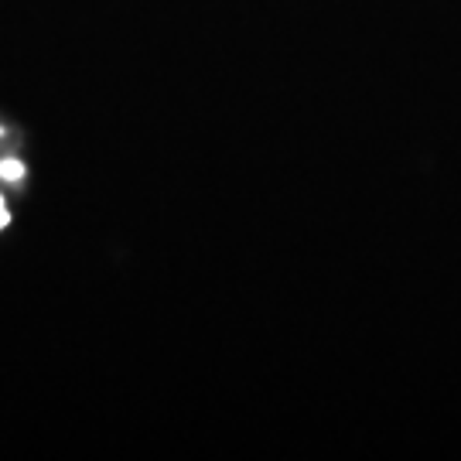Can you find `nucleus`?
I'll list each match as a JSON object with an SVG mask.
<instances>
[{
    "label": "nucleus",
    "instance_id": "f03ea898",
    "mask_svg": "<svg viewBox=\"0 0 461 461\" xmlns=\"http://www.w3.org/2000/svg\"><path fill=\"white\" fill-rule=\"evenodd\" d=\"M7 219H11V215H7V209H4V198H0V230L7 226Z\"/></svg>",
    "mask_w": 461,
    "mask_h": 461
},
{
    "label": "nucleus",
    "instance_id": "f257e3e1",
    "mask_svg": "<svg viewBox=\"0 0 461 461\" xmlns=\"http://www.w3.org/2000/svg\"><path fill=\"white\" fill-rule=\"evenodd\" d=\"M21 175H24L21 161H0V178H7V182H21Z\"/></svg>",
    "mask_w": 461,
    "mask_h": 461
}]
</instances>
